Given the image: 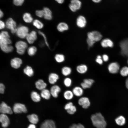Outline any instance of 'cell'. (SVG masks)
Listing matches in <instances>:
<instances>
[{
    "mask_svg": "<svg viewBox=\"0 0 128 128\" xmlns=\"http://www.w3.org/2000/svg\"><path fill=\"white\" fill-rule=\"evenodd\" d=\"M120 67L119 64L116 62L112 63L109 65L108 67L109 72L112 73H117L119 71Z\"/></svg>",
    "mask_w": 128,
    "mask_h": 128,
    "instance_id": "cell-14",
    "label": "cell"
},
{
    "mask_svg": "<svg viewBox=\"0 0 128 128\" xmlns=\"http://www.w3.org/2000/svg\"><path fill=\"white\" fill-rule=\"evenodd\" d=\"M37 49L34 46H31L29 47L27 50V52L28 55L30 56H33L36 53Z\"/></svg>",
    "mask_w": 128,
    "mask_h": 128,
    "instance_id": "cell-37",
    "label": "cell"
},
{
    "mask_svg": "<svg viewBox=\"0 0 128 128\" xmlns=\"http://www.w3.org/2000/svg\"><path fill=\"white\" fill-rule=\"evenodd\" d=\"M17 53L20 55L23 54L27 47V43L25 41H17L15 44Z\"/></svg>",
    "mask_w": 128,
    "mask_h": 128,
    "instance_id": "cell-3",
    "label": "cell"
},
{
    "mask_svg": "<svg viewBox=\"0 0 128 128\" xmlns=\"http://www.w3.org/2000/svg\"><path fill=\"white\" fill-rule=\"evenodd\" d=\"M94 3H100L102 0H91Z\"/></svg>",
    "mask_w": 128,
    "mask_h": 128,
    "instance_id": "cell-54",
    "label": "cell"
},
{
    "mask_svg": "<svg viewBox=\"0 0 128 128\" xmlns=\"http://www.w3.org/2000/svg\"><path fill=\"white\" fill-rule=\"evenodd\" d=\"M26 38L27 41L29 43L32 44L37 39V33L35 31H32L28 34Z\"/></svg>",
    "mask_w": 128,
    "mask_h": 128,
    "instance_id": "cell-12",
    "label": "cell"
},
{
    "mask_svg": "<svg viewBox=\"0 0 128 128\" xmlns=\"http://www.w3.org/2000/svg\"><path fill=\"white\" fill-rule=\"evenodd\" d=\"M86 42L89 48L93 46L95 42L87 38Z\"/></svg>",
    "mask_w": 128,
    "mask_h": 128,
    "instance_id": "cell-46",
    "label": "cell"
},
{
    "mask_svg": "<svg viewBox=\"0 0 128 128\" xmlns=\"http://www.w3.org/2000/svg\"><path fill=\"white\" fill-rule=\"evenodd\" d=\"M33 26L38 29H41L44 27L43 23L38 19H36L34 20L32 22Z\"/></svg>",
    "mask_w": 128,
    "mask_h": 128,
    "instance_id": "cell-34",
    "label": "cell"
},
{
    "mask_svg": "<svg viewBox=\"0 0 128 128\" xmlns=\"http://www.w3.org/2000/svg\"><path fill=\"white\" fill-rule=\"evenodd\" d=\"M59 78V76L56 73H51L48 77L49 82L51 84L55 83Z\"/></svg>",
    "mask_w": 128,
    "mask_h": 128,
    "instance_id": "cell-21",
    "label": "cell"
},
{
    "mask_svg": "<svg viewBox=\"0 0 128 128\" xmlns=\"http://www.w3.org/2000/svg\"><path fill=\"white\" fill-rule=\"evenodd\" d=\"M102 58L103 61L105 62L107 61L109 59L108 56L106 54H104L103 55Z\"/></svg>",
    "mask_w": 128,
    "mask_h": 128,
    "instance_id": "cell-51",
    "label": "cell"
},
{
    "mask_svg": "<svg viewBox=\"0 0 128 128\" xmlns=\"http://www.w3.org/2000/svg\"><path fill=\"white\" fill-rule=\"evenodd\" d=\"M24 0H13V3L16 6H20L23 3Z\"/></svg>",
    "mask_w": 128,
    "mask_h": 128,
    "instance_id": "cell-44",
    "label": "cell"
},
{
    "mask_svg": "<svg viewBox=\"0 0 128 128\" xmlns=\"http://www.w3.org/2000/svg\"><path fill=\"white\" fill-rule=\"evenodd\" d=\"M58 31L60 32H63L68 31L69 27L68 24L64 22H60L57 25L56 27Z\"/></svg>",
    "mask_w": 128,
    "mask_h": 128,
    "instance_id": "cell-16",
    "label": "cell"
},
{
    "mask_svg": "<svg viewBox=\"0 0 128 128\" xmlns=\"http://www.w3.org/2000/svg\"><path fill=\"white\" fill-rule=\"evenodd\" d=\"M0 111L2 114H11L13 111L10 107L5 102H2L0 105Z\"/></svg>",
    "mask_w": 128,
    "mask_h": 128,
    "instance_id": "cell-10",
    "label": "cell"
},
{
    "mask_svg": "<svg viewBox=\"0 0 128 128\" xmlns=\"http://www.w3.org/2000/svg\"><path fill=\"white\" fill-rule=\"evenodd\" d=\"M91 119L93 124L96 128H105L106 123L101 113H98L92 115Z\"/></svg>",
    "mask_w": 128,
    "mask_h": 128,
    "instance_id": "cell-1",
    "label": "cell"
},
{
    "mask_svg": "<svg viewBox=\"0 0 128 128\" xmlns=\"http://www.w3.org/2000/svg\"><path fill=\"white\" fill-rule=\"evenodd\" d=\"M12 43L8 32L6 31H1L0 34V46L10 45Z\"/></svg>",
    "mask_w": 128,
    "mask_h": 128,
    "instance_id": "cell-2",
    "label": "cell"
},
{
    "mask_svg": "<svg viewBox=\"0 0 128 128\" xmlns=\"http://www.w3.org/2000/svg\"><path fill=\"white\" fill-rule=\"evenodd\" d=\"M69 128H85L84 126L82 124H74L71 125Z\"/></svg>",
    "mask_w": 128,
    "mask_h": 128,
    "instance_id": "cell-45",
    "label": "cell"
},
{
    "mask_svg": "<svg viewBox=\"0 0 128 128\" xmlns=\"http://www.w3.org/2000/svg\"><path fill=\"white\" fill-rule=\"evenodd\" d=\"M27 117L29 121L32 124H36L39 121V119L38 116L35 114L28 115Z\"/></svg>",
    "mask_w": 128,
    "mask_h": 128,
    "instance_id": "cell-24",
    "label": "cell"
},
{
    "mask_svg": "<svg viewBox=\"0 0 128 128\" xmlns=\"http://www.w3.org/2000/svg\"><path fill=\"white\" fill-rule=\"evenodd\" d=\"M121 75L123 76H126L128 75V67L125 66L123 67L120 71Z\"/></svg>",
    "mask_w": 128,
    "mask_h": 128,
    "instance_id": "cell-38",
    "label": "cell"
},
{
    "mask_svg": "<svg viewBox=\"0 0 128 128\" xmlns=\"http://www.w3.org/2000/svg\"><path fill=\"white\" fill-rule=\"evenodd\" d=\"M127 63H128V60Z\"/></svg>",
    "mask_w": 128,
    "mask_h": 128,
    "instance_id": "cell-58",
    "label": "cell"
},
{
    "mask_svg": "<svg viewBox=\"0 0 128 128\" xmlns=\"http://www.w3.org/2000/svg\"><path fill=\"white\" fill-rule=\"evenodd\" d=\"M38 33L41 35L42 36L44 40L45 43L46 45L48 47H49V44L47 40V39L45 35L43 32L39 31L38 32Z\"/></svg>",
    "mask_w": 128,
    "mask_h": 128,
    "instance_id": "cell-41",
    "label": "cell"
},
{
    "mask_svg": "<svg viewBox=\"0 0 128 128\" xmlns=\"http://www.w3.org/2000/svg\"><path fill=\"white\" fill-rule=\"evenodd\" d=\"M126 86L127 88L128 89V78H127L125 82Z\"/></svg>",
    "mask_w": 128,
    "mask_h": 128,
    "instance_id": "cell-56",
    "label": "cell"
},
{
    "mask_svg": "<svg viewBox=\"0 0 128 128\" xmlns=\"http://www.w3.org/2000/svg\"><path fill=\"white\" fill-rule=\"evenodd\" d=\"M64 83L66 87H69L71 86L72 83V80L69 78H66L64 80Z\"/></svg>",
    "mask_w": 128,
    "mask_h": 128,
    "instance_id": "cell-39",
    "label": "cell"
},
{
    "mask_svg": "<svg viewBox=\"0 0 128 128\" xmlns=\"http://www.w3.org/2000/svg\"><path fill=\"white\" fill-rule=\"evenodd\" d=\"M27 128H36L35 124H30L28 126Z\"/></svg>",
    "mask_w": 128,
    "mask_h": 128,
    "instance_id": "cell-52",
    "label": "cell"
},
{
    "mask_svg": "<svg viewBox=\"0 0 128 128\" xmlns=\"http://www.w3.org/2000/svg\"><path fill=\"white\" fill-rule=\"evenodd\" d=\"M78 104L84 109H87L90 106V102L89 98L87 97H82L78 101Z\"/></svg>",
    "mask_w": 128,
    "mask_h": 128,
    "instance_id": "cell-13",
    "label": "cell"
},
{
    "mask_svg": "<svg viewBox=\"0 0 128 128\" xmlns=\"http://www.w3.org/2000/svg\"><path fill=\"white\" fill-rule=\"evenodd\" d=\"M43 10L44 11L43 17L46 20H50L53 18L52 13L51 10L48 7H45L43 8Z\"/></svg>",
    "mask_w": 128,
    "mask_h": 128,
    "instance_id": "cell-20",
    "label": "cell"
},
{
    "mask_svg": "<svg viewBox=\"0 0 128 128\" xmlns=\"http://www.w3.org/2000/svg\"><path fill=\"white\" fill-rule=\"evenodd\" d=\"M76 70L79 73L83 74L85 73L87 71L88 67L85 64H81L77 66Z\"/></svg>",
    "mask_w": 128,
    "mask_h": 128,
    "instance_id": "cell-25",
    "label": "cell"
},
{
    "mask_svg": "<svg viewBox=\"0 0 128 128\" xmlns=\"http://www.w3.org/2000/svg\"><path fill=\"white\" fill-rule=\"evenodd\" d=\"M29 29L26 26L20 25L17 28L16 34L19 38L23 39L26 37L29 33Z\"/></svg>",
    "mask_w": 128,
    "mask_h": 128,
    "instance_id": "cell-4",
    "label": "cell"
},
{
    "mask_svg": "<svg viewBox=\"0 0 128 128\" xmlns=\"http://www.w3.org/2000/svg\"><path fill=\"white\" fill-rule=\"evenodd\" d=\"M57 3L60 4H62L64 3V0H55Z\"/></svg>",
    "mask_w": 128,
    "mask_h": 128,
    "instance_id": "cell-53",
    "label": "cell"
},
{
    "mask_svg": "<svg viewBox=\"0 0 128 128\" xmlns=\"http://www.w3.org/2000/svg\"><path fill=\"white\" fill-rule=\"evenodd\" d=\"M72 70L68 66H64L61 69V73L64 76H67L69 75L71 73Z\"/></svg>",
    "mask_w": 128,
    "mask_h": 128,
    "instance_id": "cell-35",
    "label": "cell"
},
{
    "mask_svg": "<svg viewBox=\"0 0 128 128\" xmlns=\"http://www.w3.org/2000/svg\"><path fill=\"white\" fill-rule=\"evenodd\" d=\"M116 123L118 125L121 126L125 123L126 120L124 117L122 116H120L117 117L115 120Z\"/></svg>",
    "mask_w": 128,
    "mask_h": 128,
    "instance_id": "cell-30",
    "label": "cell"
},
{
    "mask_svg": "<svg viewBox=\"0 0 128 128\" xmlns=\"http://www.w3.org/2000/svg\"><path fill=\"white\" fill-rule=\"evenodd\" d=\"M5 86L2 83L0 84V92L1 94H3L4 91Z\"/></svg>",
    "mask_w": 128,
    "mask_h": 128,
    "instance_id": "cell-48",
    "label": "cell"
},
{
    "mask_svg": "<svg viewBox=\"0 0 128 128\" xmlns=\"http://www.w3.org/2000/svg\"><path fill=\"white\" fill-rule=\"evenodd\" d=\"M65 58L64 55L61 54H57L55 56V61L59 63L64 62L65 60Z\"/></svg>",
    "mask_w": 128,
    "mask_h": 128,
    "instance_id": "cell-31",
    "label": "cell"
},
{
    "mask_svg": "<svg viewBox=\"0 0 128 128\" xmlns=\"http://www.w3.org/2000/svg\"><path fill=\"white\" fill-rule=\"evenodd\" d=\"M73 104L72 102H70L66 104L64 106V109L67 110L73 105Z\"/></svg>",
    "mask_w": 128,
    "mask_h": 128,
    "instance_id": "cell-47",
    "label": "cell"
},
{
    "mask_svg": "<svg viewBox=\"0 0 128 128\" xmlns=\"http://www.w3.org/2000/svg\"><path fill=\"white\" fill-rule=\"evenodd\" d=\"M101 46L104 48L108 47H112L113 46V43L112 41L109 39H105L103 40L101 42Z\"/></svg>",
    "mask_w": 128,
    "mask_h": 128,
    "instance_id": "cell-22",
    "label": "cell"
},
{
    "mask_svg": "<svg viewBox=\"0 0 128 128\" xmlns=\"http://www.w3.org/2000/svg\"><path fill=\"white\" fill-rule=\"evenodd\" d=\"M72 91L74 95L77 97L81 96L83 93V89L79 86L75 87L73 89Z\"/></svg>",
    "mask_w": 128,
    "mask_h": 128,
    "instance_id": "cell-23",
    "label": "cell"
},
{
    "mask_svg": "<svg viewBox=\"0 0 128 128\" xmlns=\"http://www.w3.org/2000/svg\"><path fill=\"white\" fill-rule=\"evenodd\" d=\"M41 95L42 98L46 100L49 99L51 95L50 91L45 89L42 90Z\"/></svg>",
    "mask_w": 128,
    "mask_h": 128,
    "instance_id": "cell-28",
    "label": "cell"
},
{
    "mask_svg": "<svg viewBox=\"0 0 128 128\" xmlns=\"http://www.w3.org/2000/svg\"><path fill=\"white\" fill-rule=\"evenodd\" d=\"M40 128H56L54 122L48 119L45 121L41 124Z\"/></svg>",
    "mask_w": 128,
    "mask_h": 128,
    "instance_id": "cell-15",
    "label": "cell"
},
{
    "mask_svg": "<svg viewBox=\"0 0 128 128\" xmlns=\"http://www.w3.org/2000/svg\"><path fill=\"white\" fill-rule=\"evenodd\" d=\"M24 73L29 77L32 76L34 72L30 66H27L23 70Z\"/></svg>",
    "mask_w": 128,
    "mask_h": 128,
    "instance_id": "cell-36",
    "label": "cell"
},
{
    "mask_svg": "<svg viewBox=\"0 0 128 128\" xmlns=\"http://www.w3.org/2000/svg\"><path fill=\"white\" fill-rule=\"evenodd\" d=\"M87 38L95 42L100 41L102 37V36L98 31H96L89 32L87 34Z\"/></svg>",
    "mask_w": 128,
    "mask_h": 128,
    "instance_id": "cell-6",
    "label": "cell"
},
{
    "mask_svg": "<svg viewBox=\"0 0 128 128\" xmlns=\"http://www.w3.org/2000/svg\"><path fill=\"white\" fill-rule=\"evenodd\" d=\"M36 88L39 90H42L45 88L47 84L42 79H39L35 83Z\"/></svg>",
    "mask_w": 128,
    "mask_h": 128,
    "instance_id": "cell-26",
    "label": "cell"
},
{
    "mask_svg": "<svg viewBox=\"0 0 128 128\" xmlns=\"http://www.w3.org/2000/svg\"><path fill=\"white\" fill-rule=\"evenodd\" d=\"M5 24L6 28L10 30L12 33H16L17 28L16 23L12 18H8L6 21Z\"/></svg>",
    "mask_w": 128,
    "mask_h": 128,
    "instance_id": "cell-5",
    "label": "cell"
},
{
    "mask_svg": "<svg viewBox=\"0 0 128 128\" xmlns=\"http://www.w3.org/2000/svg\"><path fill=\"white\" fill-rule=\"evenodd\" d=\"M121 54L124 56H128V39L122 41L120 43Z\"/></svg>",
    "mask_w": 128,
    "mask_h": 128,
    "instance_id": "cell-11",
    "label": "cell"
},
{
    "mask_svg": "<svg viewBox=\"0 0 128 128\" xmlns=\"http://www.w3.org/2000/svg\"><path fill=\"white\" fill-rule=\"evenodd\" d=\"M74 94L70 90H67L64 92L63 96L66 100H69L72 99L73 97Z\"/></svg>",
    "mask_w": 128,
    "mask_h": 128,
    "instance_id": "cell-32",
    "label": "cell"
},
{
    "mask_svg": "<svg viewBox=\"0 0 128 128\" xmlns=\"http://www.w3.org/2000/svg\"><path fill=\"white\" fill-rule=\"evenodd\" d=\"M97 58H101L102 57L100 55H98L97 56Z\"/></svg>",
    "mask_w": 128,
    "mask_h": 128,
    "instance_id": "cell-57",
    "label": "cell"
},
{
    "mask_svg": "<svg viewBox=\"0 0 128 128\" xmlns=\"http://www.w3.org/2000/svg\"><path fill=\"white\" fill-rule=\"evenodd\" d=\"M22 63V60L19 58L15 57L12 59L10 61L11 66L15 69H18L21 66Z\"/></svg>",
    "mask_w": 128,
    "mask_h": 128,
    "instance_id": "cell-18",
    "label": "cell"
},
{
    "mask_svg": "<svg viewBox=\"0 0 128 128\" xmlns=\"http://www.w3.org/2000/svg\"><path fill=\"white\" fill-rule=\"evenodd\" d=\"M31 99L34 101L38 102L40 101V96L36 92L32 91L31 94Z\"/></svg>",
    "mask_w": 128,
    "mask_h": 128,
    "instance_id": "cell-33",
    "label": "cell"
},
{
    "mask_svg": "<svg viewBox=\"0 0 128 128\" xmlns=\"http://www.w3.org/2000/svg\"><path fill=\"white\" fill-rule=\"evenodd\" d=\"M13 110L15 113H26L27 112V108L23 104L20 103L15 104L13 107Z\"/></svg>",
    "mask_w": 128,
    "mask_h": 128,
    "instance_id": "cell-8",
    "label": "cell"
},
{
    "mask_svg": "<svg viewBox=\"0 0 128 128\" xmlns=\"http://www.w3.org/2000/svg\"><path fill=\"white\" fill-rule=\"evenodd\" d=\"M6 27L5 24L2 20H1L0 21V29H2L5 28Z\"/></svg>",
    "mask_w": 128,
    "mask_h": 128,
    "instance_id": "cell-49",
    "label": "cell"
},
{
    "mask_svg": "<svg viewBox=\"0 0 128 128\" xmlns=\"http://www.w3.org/2000/svg\"><path fill=\"white\" fill-rule=\"evenodd\" d=\"M1 50L5 53H9L12 52L13 50L14 47L11 45L7 46H0Z\"/></svg>",
    "mask_w": 128,
    "mask_h": 128,
    "instance_id": "cell-29",
    "label": "cell"
},
{
    "mask_svg": "<svg viewBox=\"0 0 128 128\" xmlns=\"http://www.w3.org/2000/svg\"><path fill=\"white\" fill-rule=\"evenodd\" d=\"M0 121L1 125L4 128H6L9 123V120L8 117L5 114H2L0 115Z\"/></svg>",
    "mask_w": 128,
    "mask_h": 128,
    "instance_id": "cell-17",
    "label": "cell"
},
{
    "mask_svg": "<svg viewBox=\"0 0 128 128\" xmlns=\"http://www.w3.org/2000/svg\"><path fill=\"white\" fill-rule=\"evenodd\" d=\"M4 15L3 12L1 10H0V18H2Z\"/></svg>",
    "mask_w": 128,
    "mask_h": 128,
    "instance_id": "cell-55",
    "label": "cell"
},
{
    "mask_svg": "<svg viewBox=\"0 0 128 128\" xmlns=\"http://www.w3.org/2000/svg\"><path fill=\"white\" fill-rule=\"evenodd\" d=\"M67 111L69 114H74L76 112V107L73 105Z\"/></svg>",
    "mask_w": 128,
    "mask_h": 128,
    "instance_id": "cell-42",
    "label": "cell"
},
{
    "mask_svg": "<svg viewBox=\"0 0 128 128\" xmlns=\"http://www.w3.org/2000/svg\"><path fill=\"white\" fill-rule=\"evenodd\" d=\"M96 61L100 64H101L103 63V61L101 58H96Z\"/></svg>",
    "mask_w": 128,
    "mask_h": 128,
    "instance_id": "cell-50",
    "label": "cell"
},
{
    "mask_svg": "<svg viewBox=\"0 0 128 128\" xmlns=\"http://www.w3.org/2000/svg\"><path fill=\"white\" fill-rule=\"evenodd\" d=\"M23 19L25 23H30L33 21V18L31 14L28 13H24L23 15Z\"/></svg>",
    "mask_w": 128,
    "mask_h": 128,
    "instance_id": "cell-27",
    "label": "cell"
},
{
    "mask_svg": "<svg viewBox=\"0 0 128 128\" xmlns=\"http://www.w3.org/2000/svg\"><path fill=\"white\" fill-rule=\"evenodd\" d=\"M70 2L69 7L70 10L72 12H75L81 9L82 3L80 0H71Z\"/></svg>",
    "mask_w": 128,
    "mask_h": 128,
    "instance_id": "cell-7",
    "label": "cell"
},
{
    "mask_svg": "<svg viewBox=\"0 0 128 128\" xmlns=\"http://www.w3.org/2000/svg\"><path fill=\"white\" fill-rule=\"evenodd\" d=\"M83 82L90 88L94 82V81L91 79H85L83 80Z\"/></svg>",
    "mask_w": 128,
    "mask_h": 128,
    "instance_id": "cell-40",
    "label": "cell"
},
{
    "mask_svg": "<svg viewBox=\"0 0 128 128\" xmlns=\"http://www.w3.org/2000/svg\"><path fill=\"white\" fill-rule=\"evenodd\" d=\"M36 15L40 18H42L44 17V11L43 10H37L35 12Z\"/></svg>",
    "mask_w": 128,
    "mask_h": 128,
    "instance_id": "cell-43",
    "label": "cell"
},
{
    "mask_svg": "<svg viewBox=\"0 0 128 128\" xmlns=\"http://www.w3.org/2000/svg\"><path fill=\"white\" fill-rule=\"evenodd\" d=\"M61 91L60 87L57 85L52 86L50 88V92L51 95L54 97H58L59 93Z\"/></svg>",
    "mask_w": 128,
    "mask_h": 128,
    "instance_id": "cell-19",
    "label": "cell"
},
{
    "mask_svg": "<svg viewBox=\"0 0 128 128\" xmlns=\"http://www.w3.org/2000/svg\"><path fill=\"white\" fill-rule=\"evenodd\" d=\"M87 21L85 17L82 15L78 16L76 20L77 26L79 28H83L86 26Z\"/></svg>",
    "mask_w": 128,
    "mask_h": 128,
    "instance_id": "cell-9",
    "label": "cell"
}]
</instances>
